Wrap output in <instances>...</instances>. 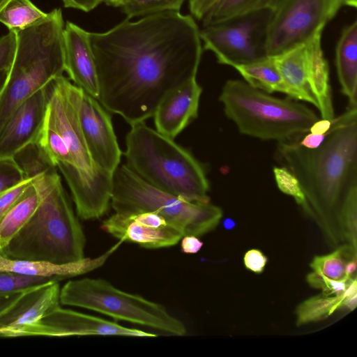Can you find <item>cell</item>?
Segmentation results:
<instances>
[{
    "label": "cell",
    "instance_id": "74e56055",
    "mask_svg": "<svg viewBox=\"0 0 357 357\" xmlns=\"http://www.w3.org/2000/svg\"><path fill=\"white\" fill-rule=\"evenodd\" d=\"M326 133L318 135L308 132L304 135V137H301L298 140H297V142L303 147L307 149H315L319 146L324 142Z\"/></svg>",
    "mask_w": 357,
    "mask_h": 357
},
{
    "label": "cell",
    "instance_id": "9c48e42d",
    "mask_svg": "<svg viewBox=\"0 0 357 357\" xmlns=\"http://www.w3.org/2000/svg\"><path fill=\"white\" fill-rule=\"evenodd\" d=\"M59 300L64 305L88 309L173 335L186 334L183 322L162 305L120 290L104 279L70 280L60 289Z\"/></svg>",
    "mask_w": 357,
    "mask_h": 357
},
{
    "label": "cell",
    "instance_id": "5bb4252c",
    "mask_svg": "<svg viewBox=\"0 0 357 357\" xmlns=\"http://www.w3.org/2000/svg\"><path fill=\"white\" fill-rule=\"evenodd\" d=\"M79 122L93 160L102 170L113 174L121 164L122 152L111 115L98 99L84 91L79 108Z\"/></svg>",
    "mask_w": 357,
    "mask_h": 357
},
{
    "label": "cell",
    "instance_id": "4fadbf2b",
    "mask_svg": "<svg viewBox=\"0 0 357 357\" xmlns=\"http://www.w3.org/2000/svg\"><path fill=\"white\" fill-rule=\"evenodd\" d=\"M76 335L156 337L154 333L124 327L97 317L63 308L60 305L47 312L37 321L24 328L19 337Z\"/></svg>",
    "mask_w": 357,
    "mask_h": 357
},
{
    "label": "cell",
    "instance_id": "d6a6232c",
    "mask_svg": "<svg viewBox=\"0 0 357 357\" xmlns=\"http://www.w3.org/2000/svg\"><path fill=\"white\" fill-rule=\"evenodd\" d=\"M32 180V177L26 178L0 195V220L21 198Z\"/></svg>",
    "mask_w": 357,
    "mask_h": 357
},
{
    "label": "cell",
    "instance_id": "f35d334b",
    "mask_svg": "<svg viewBox=\"0 0 357 357\" xmlns=\"http://www.w3.org/2000/svg\"><path fill=\"white\" fill-rule=\"evenodd\" d=\"M26 290L0 295V314L13 305Z\"/></svg>",
    "mask_w": 357,
    "mask_h": 357
},
{
    "label": "cell",
    "instance_id": "8fae6325",
    "mask_svg": "<svg viewBox=\"0 0 357 357\" xmlns=\"http://www.w3.org/2000/svg\"><path fill=\"white\" fill-rule=\"evenodd\" d=\"M271 12L252 10L199 29L204 48L212 52L219 63L246 64L268 56L267 33Z\"/></svg>",
    "mask_w": 357,
    "mask_h": 357
},
{
    "label": "cell",
    "instance_id": "2e32d148",
    "mask_svg": "<svg viewBox=\"0 0 357 357\" xmlns=\"http://www.w3.org/2000/svg\"><path fill=\"white\" fill-rule=\"evenodd\" d=\"M60 289L56 280L27 289L13 305L0 314V337H19L24 328L59 305Z\"/></svg>",
    "mask_w": 357,
    "mask_h": 357
},
{
    "label": "cell",
    "instance_id": "30bf717a",
    "mask_svg": "<svg viewBox=\"0 0 357 357\" xmlns=\"http://www.w3.org/2000/svg\"><path fill=\"white\" fill-rule=\"evenodd\" d=\"M273 56L288 98L312 104L321 119L333 121L329 68L321 47V34Z\"/></svg>",
    "mask_w": 357,
    "mask_h": 357
},
{
    "label": "cell",
    "instance_id": "4dcf8cb0",
    "mask_svg": "<svg viewBox=\"0 0 357 357\" xmlns=\"http://www.w3.org/2000/svg\"><path fill=\"white\" fill-rule=\"evenodd\" d=\"M273 172L279 190L283 193L292 197L296 203L307 213L308 208L306 200L296 177L286 167H274Z\"/></svg>",
    "mask_w": 357,
    "mask_h": 357
},
{
    "label": "cell",
    "instance_id": "9a60e30c",
    "mask_svg": "<svg viewBox=\"0 0 357 357\" xmlns=\"http://www.w3.org/2000/svg\"><path fill=\"white\" fill-rule=\"evenodd\" d=\"M47 85L24 102L6 123L0 134V159L13 158L27 146L36 144L47 110Z\"/></svg>",
    "mask_w": 357,
    "mask_h": 357
},
{
    "label": "cell",
    "instance_id": "83f0119b",
    "mask_svg": "<svg viewBox=\"0 0 357 357\" xmlns=\"http://www.w3.org/2000/svg\"><path fill=\"white\" fill-rule=\"evenodd\" d=\"M185 0H129L121 7L128 19L165 11H179Z\"/></svg>",
    "mask_w": 357,
    "mask_h": 357
},
{
    "label": "cell",
    "instance_id": "836d02e7",
    "mask_svg": "<svg viewBox=\"0 0 357 357\" xmlns=\"http://www.w3.org/2000/svg\"><path fill=\"white\" fill-rule=\"evenodd\" d=\"M17 46V36L15 31L0 38V72L9 71L14 60Z\"/></svg>",
    "mask_w": 357,
    "mask_h": 357
},
{
    "label": "cell",
    "instance_id": "8d00e7d4",
    "mask_svg": "<svg viewBox=\"0 0 357 357\" xmlns=\"http://www.w3.org/2000/svg\"><path fill=\"white\" fill-rule=\"evenodd\" d=\"M181 240V250L182 252L187 254L197 253L203 246V243L198 238L197 236L193 235L183 236Z\"/></svg>",
    "mask_w": 357,
    "mask_h": 357
},
{
    "label": "cell",
    "instance_id": "f6af8a7d",
    "mask_svg": "<svg viewBox=\"0 0 357 357\" xmlns=\"http://www.w3.org/2000/svg\"><path fill=\"white\" fill-rule=\"evenodd\" d=\"M344 6L356 8L357 6V0H343Z\"/></svg>",
    "mask_w": 357,
    "mask_h": 357
},
{
    "label": "cell",
    "instance_id": "603a6c76",
    "mask_svg": "<svg viewBox=\"0 0 357 357\" xmlns=\"http://www.w3.org/2000/svg\"><path fill=\"white\" fill-rule=\"evenodd\" d=\"M244 81L254 88L266 93H286V87L273 56L252 63L233 66Z\"/></svg>",
    "mask_w": 357,
    "mask_h": 357
},
{
    "label": "cell",
    "instance_id": "d590c367",
    "mask_svg": "<svg viewBox=\"0 0 357 357\" xmlns=\"http://www.w3.org/2000/svg\"><path fill=\"white\" fill-rule=\"evenodd\" d=\"M65 8L77 9L84 12H89L99 6L105 0H61Z\"/></svg>",
    "mask_w": 357,
    "mask_h": 357
},
{
    "label": "cell",
    "instance_id": "f1b7e54d",
    "mask_svg": "<svg viewBox=\"0 0 357 357\" xmlns=\"http://www.w3.org/2000/svg\"><path fill=\"white\" fill-rule=\"evenodd\" d=\"M337 222L340 226L341 235L356 251L357 190L352 191L343 203Z\"/></svg>",
    "mask_w": 357,
    "mask_h": 357
},
{
    "label": "cell",
    "instance_id": "484cf974",
    "mask_svg": "<svg viewBox=\"0 0 357 357\" xmlns=\"http://www.w3.org/2000/svg\"><path fill=\"white\" fill-rule=\"evenodd\" d=\"M341 307H343V298L341 294L328 296L321 294L311 297L297 307L296 325L301 326L324 319Z\"/></svg>",
    "mask_w": 357,
    "mask_h": 357
},
{
    "label": "cell",
    "instance_id": "d6986e66",
    "mask_svg": "<svg viewBox=\"0 0 357 357\" xmlns=\"http://www.w3.org/2000/svg\"><path fill=\"white\" fill-rule=\"evenodd\" d=\"M100 227L121 241L135 243L148 249L173 246L183 236L172 226L149 227L136 221L129 213H115L105 220Z\"/></svg>",
    "mask_w": 357,
    "mask_h": 357
},
{
    "label": "cell",
    "instance_id": "ba28073f",
    "mask_svg": "<svg viewBox=\"0 0 357 357\" xmlns=\"http://www.w3.org/2000/svg\"><path fill=\"white\" fill-rule=\"evenodd\" d=\"M110 204L115 213L155 212L183 236L200 237L213 230L222 211L210 202H190L148 183L126 164L112 174Z\"/></svg>",
    "mask_w": 357,
    "mask_h": 357
},
{
    "label": "cell",
    "instance_id": "60d3db41",
    "mask_svg": "<svg viewBox=\"0 0 357 357\" xmlns=\"http://www.w3.org/2000/svg\"><path fill=\"white\" fill-rule=\"evenodd\" d=\"M357 267L356 257L349 260L345 266V273L347 277L352 278V274L355 273Z\"/></svg>",
    "mask_w": 357,
    "mask_h": 357
},
{
    "label": "cell",
    "instance_id": "cb8c5ba5",
    "mask_svg": "<svg viewBox=\"0 0 357 357\" xmlns=\"http://www.w3.org/2000/svg\"><path fill=\"white\" fill-rule=\"evenodd\" d=\"M39 202V195L33 183L21 198L0 220V250L20 231L31 217Z\"/></svg>",
    "mask_w": 357,
    "mask_h": 357
},
{
    "label": "cell",
    "instance_id": "7c38bea8",
    "mask_svg": "<svg viewBox=\"0 0 357 357\" xmlns=\"http://www.w3.org/2000/svg\"><path fill=\"white\" fill-rule=\"evenodd\" d=\"M343 0H265L262 8L271 12L267 33L268 56L279 54L322 34Z\"/></svg>",
    "mask_w": 357,
    "mask_h": 357
},
{
    "label": "cell",
    "instance_id": "6da1fadb",
    "mask_svg": "<svg viewBox=\"0 0 357 357\" xmlns=\"http://www.w3.org/2000/svg\"><path fill=\"white\" fill-rule=\"evenodd\" d=\"M98 101L130 126L153 117L164 97L197 77L202 54L195 18L165 11L90 32Z\"/></svg>",
    "mask_w": 357,
    "mask_h": 357
},
{
    "label": "cell",
    "instance_id": "ee69618b",
    "mask_svg": "<svg viewBox=\"0 0 357 357\" xmlns=\"http://www.w3.org/2000/svg\"><path fill=\"white\" fill-rule=\"evenodd\" d=\"M8 73V70H3L0 72V91L1 90L4 84V82L7 78Z\"/></svg>",
    "mask_w": 357,
    "mask_h": 357
},
{
    "label": "cell",
    "instance_id": "e0dca14e",
    "mask_svg": "<svg viewBox=\"0 0 357 357\" xmlns=\"http://www.w3.org/2000/svg\"><path fill=\"white\" fill-rule=\"evenodd\" d=\"M64 70L73 84L98 100L99 82L90 32L68 21L63 30Z\"/></svg>",
    "mask_w": 357,
    "mask_h": 357
},
{
    "label": "cell",
    "instance_id": "5b68a950",
    "mask_svg": "<svg viewBox=\"0 0 357 357\" xmlns=\"http://www.w3.org/2000/svg\"><path fill=\"white\" fill-rule=\"evenodd\" d=\"M64 22L61 8L15 31L16 51L0 91V134L15 110L64 70Z\"/></svg>",
    "mask_w": 357,
    "mask_h": 357
},
{
    "label": "cell",
    "instance_id": "3957f363",
    "mask_svg": "<svg viewBox=\"0 0 357 357\" xmlns=\"http://www.w3.org/2000/svg\"><path fill=\"white\" fill-rule=\"evenodd\" d=\"M278 153L300 183L307 214L328 231V227L337 222L347 196L357 190V107H348L334 118L319 146L307 149L297 141L282 142Z\"/></svg>",
    "mask_w": 357,
    "mask_h": 357
},
{
    "label": "cell",
    "instance_id": "8992f818",
    "mask_svg": "<svg viewBox=\"0 0 357 357\" xmlns=\"http://www.w3.org/2000/svg\"><path fill=\"white\" fill-rule=\"evenodd\" d=\"M126 165L151 185L190 202H209L204 166L186 149L141 122L126 137Z\"/></svg>",
    "mask_w": 357,
    "mask_h": 357
},
{
    "label": "cell",
    "instance_id": "277c9868",
    "mask_svg": "<svg viewBox=\"0 0 357 357\" xmlns=\"http://www.w3.org/2000/svg\"><path fill=\"white\" fill-rule=\"evenodd\" d=\"M31 177L39 195L38 206L0 255L56 264L84 260L85 235L56 169L48 165Z\"/></svg>",
    "mask_w": 357,
    "mask_h": 357
},
{
    "label": "cell",
    "instance_id": "f546056e",
    "mask_svg": "<svg viewBox=\"0 0 357 357\" xmlns=\"http://www.w3.org/2000/svg\"><path fill=\"white\" fill-rule=\"evenodd\" d=\"M58 278L32 276L10 271H0V295L21 291Z\"/></svg>",
    "mask_w": 357,
    "mask_h": 357
},
{
    "label": "cell",
    "instance_id": "ab89813d",
    "mask_svg": "<svg viewBox=\"0 0 357 357\" xmlns=\"http://www.w3.org/2000/svg\"><path fill=\"white\" fill-rule=\"evenodd\" d=\"M333 121L323 119H318L312 125L309 132L318 135L326 134L330 130Z\"/></svg>",
    "mask_w": 357,
    "mask_h": 357
},
{
    "label": "cell",
    "instance_id": "44dd1931",
    "mask_svg": "<svg viewBox=\"0 0 357 357\" xmlns=\"http://www.w3.org/2000/svg\"><path fill=\"white\" fill-rule=\"evenodd\" d=\"M265 0H189L192 16L202 26L213 24L242 13L262 8Z\"/></svg>",
    "mask_w": 357,
    "mask_h": 357
},
{
    "label": "cell",
    "instance_id": "ac0fdd59",
    "mask_svg": "<svg viewBox=\"0 0 357 357\" xmlns=\"http://www.w3.org/2000/svg\"><path fill=\"white\" fill-rule=\"evenodd\" d=\"M202 91L195 77L167 93L153 116L155 130L174 139L197 118Z\"/></svg>",
    "mask_w": 357,
    "mask_h": 357
},
{
    "label": "cell",
    "instance_id": "ffe728a7",
    "mask_svg": "<svg viewBox=\"0 0 357 357\" xmlns=\"http://www.w3.org/2000/svg\"><path fill=\"white\" fill-rule=\"evenodd\" d=\"M335 65L342 93L349 107H357V21L342 31L335 50Z\"/></svg>",
    "mask_w": 357,
    "mask_h": 357
},
{
    "label": "cell",
    "instance_id": "1f68e13d",
    "mask_svg": "<svg viewBox=\"0 0 357 357\" xmlns=\"http://www.w3.org/2000/svg\"><path fill=\"white\" fill-rule=\"evenodd\" d=\"M26 178L14 158L0 159V195Z\"/></svg>",
    "mask_w": 357,
    "mask_h": 357
},
{
    "label": "cell",
    "instance_id": "d4e9b609",
    "mask_svg": "<svg viewBox=\"0 0 357 357\" xmlns=\"http://www.w3.org/2000/svg\"><path fill=\"white\" fill-rule=\"evenodd\" d=\"M47 14L30 0H10L0 10V22L9 31H17L40 21Z\"/></svg>",
    "mask_w": 357,
    "mask_h": 357
},
{
    "label": "cell",
    "instance_id": "b9f144b4",
    "mask_svg": "<svg viewBox=\"0 0 357 357\" xmlns=\"http://www.w3.org/2000/svg\"><path fill=\"white\" fill-rule=\"evenodd\" d=\"M129 0H105V3L111 6L114 7H122Z\"/></svg>",
    "mask_w": 357,
    "mask_h": 357
},
{
    "label": "cell",
    "instance_id": "52a82bcc",
    "mask_svg": "<svg viewBox=\"0 0 357 357\" xmlns=\"http://www.w3.org/2000/svg\"><path fill=\"white\" fill-rule=\"evenodd\" d=\"M219 100L240 133L262 140L297 141L319 119L298 100L271 96L238 79L225 83Z\"/></svg>",
    "mask_w": 357,
    "mask_h": 357
},
{
    "label": "cell",
    "instance_id": "7bdbcfd3",
    "mask_svg": "<svg viewBox=\"0 0 357 357\" xmlns=\"http://www.w3.org/2000/svg\"><path fill=\"white\" fill-rule=\"evenodd\" d=\"M223 227L227 230H231L236 227V222L231 218H226L223 222Z\"/></svg>",
    "mask_w": 357,
    "mask_h": 357
},
{
    "label": "cell",
    "instance_id": "e575fe53",
    "mask_svg": "<svg viewBox=\"0 0 357 357\" xmlns=\"http://www.w3.org/2000/svg\"><path fill=\"white\" fill-rule=\"evenodd\" d=\"M267 262L266 256L258 249L248 250L243 257L245 267L255 273H261Z\"/></svg>",
    "mask_w": 357,
    "mask_h": 357
},
{
    "label": "cell",
    "instance_id": "bcb514c9",
    "mask_svg": "<svg viewBox=\"0 0 357 357\" xmlns=\"http://www.w3.org/2000/svg\"><path fill=\"white\" fill-rule=\"evenodd\" d=\"M10 0H0V10L6 6Z\"/></svg>",
    "mask_w": 357,
    "mask_h": 357
},
{
    "label": "cell",
    "instance_id": "7a4b0ae2",
    "mask_svg": "<svg viewBox=\"0 0 357 357\" xmlns=\"http://www.w3.org/2000/svg\"><path fill=\"white\" fill-rule=\"evenodd\" d=\"M47 90L46 114L36 144L63 176L78 216L100 218L111 202L113 174L96 165L86 145L79 122L83 91L63 75L52 80Z\"/></svg>",
    "mask_w": 357,
    "mask_h": 357
},
{
    "label": "cell",
    "instance_id": "4316f807",
    "mask_svg": "<svg viewBox=\"0 0 357 357\" xmlns=\"http://www.w3.org/2000/svg\"><path fill=\"white\" fill-rule=\"evenodd\" d=\"M356 257V251L349 245L342 246L328 255L316 256L310 263L313 271L331 280L349 279L345 273L346 264Z\"/></svg>",
    "mask_w": 357,
    "mask_h": 357
},
{
    "label": "cell",
    "instance_id": "7402d4cb",
    "mask_svg": "<svg viewBox=\"0 0 357 357\" xmlns=\"http://www.w3.org/2000/svg\"><path fill=\"white\" fill-rule=\"evenodd\" d=\"M91 264L86 259L73 264H56L42 261L12 259L0 255V271L32 276L62 279L82 274L89 271L91 267Z\"/></svg>",
    "mask_w": 357,
    "mask_h": 357
}]
</instances>
